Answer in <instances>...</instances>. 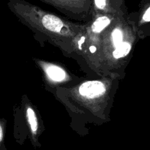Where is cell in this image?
Wrapping results in <instances>:
<instances>
[{"label":"cell","instance_id":"obj_9","mask_svg":"<svg viewBox=\"0 0 150 150\" xmlns=\"http://www.w3.org/2000/svg\"><path fill=\"white\" fill-rule=\"evenodd\" d=\"M143 19L145 21L149 22V21H150V8L149 7L147 9V10H146V13H145L144 15Z\"/></svg>","mask_w":150,"mask_h":150},{"label":"cell","instance_id":"obj_1","mask_svg":"<svg viewBox=\"0 0 150 150\" xmlns=\"http://www.w3.org/2000/svg\"><path fill=\"white\" fill-rule=\"evenodd\" d=\"M105 91V86L99 81H91L83 83L79 87L81 95L88 98L99 96L103 95Z\"/></svg>","mask_w":150,"mask_h":150},{"label":"cell","instance_id":"obj_11","mask_svg":"<svg viewBox=\"0 0 150 150\" xmlns=\"http://www.w3.org/2000/svg\"><path fill=\"white\" fill-rule=\"evenodd\" d=\"M89 50H90V51L92 53H95V51H96L97 48H96V47H95V46H91L90 48H89Z\"/></svg>","mask_w":150,"mask_h":150},{"label":"cell","instance_id":"obj_2","mask_svg":"<svg viewBox=\"0 0 150 150\" xmlns=\"http://www.w3.org/2000/svg\"><path fill=\"white\" fill-rule=\"evenodd\" d=\"M44 27L48 30L54 32H59L63 27V22L59 18L52 15H45L42 19Z\"/></svg>","mask_w":150,"mask_h":150},{"label":"cell","instance_id":"obj_3","mask_svg":"<svg viewBox=\"0 0 150 150\" xmlns=\"http://www.w3.org/2000/svg\"><path fill=\"white\" fill-rule=\"evenodd\" d=\"M46 72L50 79L55 81H61L64 80L66 76L64 70L57 66H50L47 68Z\"/></svg>","mask_w":150,"mask_h":150},{"label":"cell","instance_id":"obj_6","mask_svg":"<svg viewBox=\"0 0 150 150\" xmlns=\"http://www.w3.org/2000/svg\"><path fill=\"white\" fill-rule=\"evenodd\" d=\"M110 22H111L110 19L105 16L98 18L92 25V30L95 33H99L109 24Z\"/></svg>","mask_w":150,"mask_h":150},{"label":"cell","instance_id":"obj_5","mask_svg":"<svg viewBox=\"0 0 150 150\" xmlns=\"http://www.w3.org/2000/svg\"><path fill=\"white\" fill-rule=\"evenodd\" d=\"M26 114H27L28 121H29V126H30V130L31 132H32V136H36L38 130V122L36 114H35V111L31 108H28L27 111H26Z\"/></svg>","mask_w":150,"mask_h":150},{"label":"cell","instance_id":"obj_4","mask_svg":"<svg viewBox=\"0 0 150 150\" xmlns=\"http://www.w3.org/2000/svg\"><path fill=\"white\" fill-rule=\"evenodd\" d=\"M130 49H131V45L129 42H122L116 46L115 50L113 52V56L115 59L122 58L126 57L130 53Z\"/></svg>","mask_w":150,"mask_h":150},{"label":"cell","instance_id":"obj_8","mask_svg":"<svg viewBox=\"0 0 150 150\" xmlns=\"http://www.w3.org/2000/svg\"><path fill=\"white\" fill-rule=\"evenodd\" d=\"M95 4L99 9H103L105 7L106 0H95Z\"/></svg>","mask_w":150,"mask_h":150},{"label":"cell","instance_id":"obj_7","mask_svg":"<svg viewBox=\"0 0 150 150\" xmlns=\"http://www.w3.org/2000/svg\"><path fill=\"white\" fill-rule=\"evenodd\" d=\"M112 40L115 46L120 44L122 41V34L120 29H115L112 33Z\"/></svg>","mask_w":150,"mask_h":150},{"label":"cell","instance_id":"obj_10","mask_svg":"<svg viewBox=\"0 0 150 150\" xmlns=\"http://www.w3.org/2000/svg\"><path fill=\"white\" fill-rule=\"evenodd\" d=\"M84 40H85V38H84V37H82V38H81L80 40H79V48H81V45H82V43H83V42H84Z\"/></svg>","mask_w":150,"mask_h":150}]
</instances>
